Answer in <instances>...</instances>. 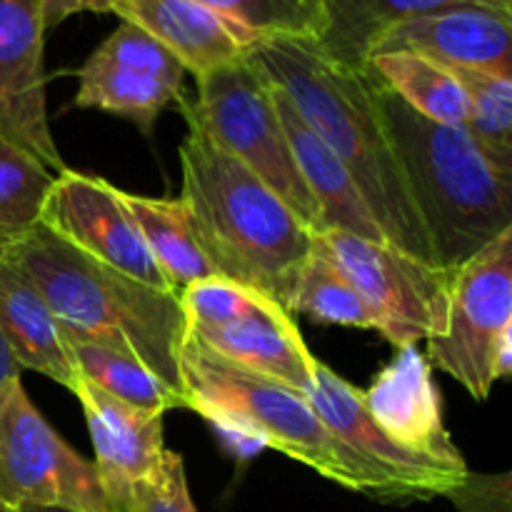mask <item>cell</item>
<instances>
[{"label": "cell", "instance_id": "32", "mask_svg": "<svg viewBox=\"0 0 512 512\" xmlns=\"http://www.w3.org/2000/svg\"><path fill=\"white\" fill-rule=\"evenodd\" d=\"M205 423H208L210 428H213V433L218 435L225 453H228L230 458L240 460V463H248V460L258 458V455L268 448L265 440L260 438L258 433H253V430L243 428V425L238 423H230V420H220V418H210L205 420Z\"/></svg>", "mask_w": 512, "mask_h": 512}, {"label": "cell", "instance_id": "16", "mask_svg": "<svg viewBox=\"0 0 512 512\" xmlns=\"http://www.w3.org/2000/svg\"><path fill=\"white\" fill-rule=\"evenodd\" d=\"M70 393L83 405L95 448V473L105 503H113L163 463L168 450L163 440V415L120 403L83 378H78Z\"/></svg>", "mask_w": 512, "mask_h": 512}, {"label": "cell", "instance_id": "35", "mask_svg": "<svg viewBox=\"0 0 512 512\" xmlns=\"http://www.w3.org/2000/svg\"><path fill=\"white\" fill-rule=\"evenodd\" d=\"M15 512H75V510H63V508H23Z\"/></svg>", "mask_w": 512, "mask_h": 512}, {"label": "cell", "instance_id": "28", "mask_svg": "<svg viewBox=\"0 0 512 512\" xmlns=\"http://www.w3.org/2000/svg\"><path fill=\"white\" fill-rule=\"evenodd\" d=\"M228 23L263 38L318 40L325 30V0H195Z\"/></svg>", "mask_w": 512, "mask_h": 512}, {"label": "cell", "instance_id": "23", "mask_svg": "<svg viewBox=\"0 0 512 512\" xmlns=\"http://www.w3.org/2000/svg\"><path fill=\"white\" fill-rule=\"evenodd\" d=\"M368 68L423 118L465 128L468 100L463 85L445 65L415 53H378L370 55Z\"/></svg>", "mask_w": 512, "mask_h": 512}, {"label": "cell", "instance_id": "22", "mask_svg": "<svg viewBox=\"0 0 512 512\" xmlns=\"http://www.w3.org/2000/svg\"><path fill=\"white\" fill-rule=\"evenodd\" d=\"M120 200L133 215L150 255L175 293L198 280L220 278L195 240L188 210L180 198H145L120 190Z\"/></svg>", "mask_w": 512, "mask_h": 512}, {"label": "cell", "instance_id": "26", "mask_svg": "<svg viewBox=\"0 0 512 512\" xmlns=\"http://www.w3.org/2000/svg\"><path fill=\"white\" fill-rule=\"evenodd\" d=\"M53 180L55 173L35 155L0 133V250L40 223Z\"/></svg>", "mask_w": 512, "mask_h": 512}, {"label": "cell", "instance_id": "18", "mask_svg": "<svg viewBox=\"0 0 512 512\" xmlns=\"http://www.w3.org/2000/svg\"><path fill=\"white\" fill-rule=\"evenodd\" d=\"M113 13L158 40L193 78L245 58L258 40L195 0H120Z\"/></svg>", "mask_w": 512, "mask_h": 512}, {"label": "cell", "instance_id": "31", "mask_svg": "<svg viewBox=\"0 0 512 512\" xmlns=\"http://www.w3.org/2000/svg\"><path fill=\"white\" fill-rule=\"evenodd\" d=\"M445 498L458 512H512V475L465 473Z\"/></svg>", "mask_w": 512, "mask_h": 512}, {"label": "cell", "instance_id": "7", "mask_svg": "<svg viewBox=\"0 0 512 512\" xmlns=\"http://www.w3.org/2000/svg\"><path fill=\"white\" fill-rule=\"evenodd\" d=\"M428 340V365L485 400L512 373V230L453 270L448 313Z\"/></svg>", "mask_w": 512, "mask_h": 512}, {"label": "cell", "instance_id": "5", "mask_svg": "<svg viewBox=\"0 0 512 512\" xmlns=\"http://www.w3.org/2000/svg\"><path fill=\"white\" fill-rule=\"evenodd\" d=\"M185 408L253 430L268 448L308 465L323 478L365 495V478L348 450L330 435L305 393L255 375L185 335L180 348Z\"/></svg>", "mask_w": 512, "mask_h": 512}, {"label": "cell", "instance_id": "11", "mask_svg": "<svg viewBox=\"0 0 512 512\" xmlns=\"http://www.w3.org/2000/svg\"><path fill=\"white\" fill-rule=\"evenodd\" d=\"M185 68L155 38L133 23H120L78 70L73 105L103 110L153 133L155 120L183 98Z\"/></svg>", "mask_w": 512, "mask_h": 512}, {"label": "cell", "instance_id": "27", "mask_svg": "<svg viewBox=\"0 0 512 512\" xmlns=\"http://www.w3.org/2000/svg\"><path fill=\"white\" fill-rule=\"evenodd\" d=\"M290 315H308L315 323L378 330V318L343 273L315 248L300 273Z\"/></svg>", "mask_w": 512, "mask_h": 512}, {"label": "cell", "instance_id": "13", "mask_svg": "<svg viewBox=\"0 0 512 512\" xmlns=\"http://www.w3.org/2000/svg\"><path fill=\"white\" fill-rule=\"evenodd\" d=\"M43 38L38 0H0V133L60 175L68 165L45 108Z\"/></svg>", "mask_w": 512, "mask_h": 512}, {"label": "cell", "instance_id": "33", "mask_svg": "<svg viewBox=\"0 0 512 512\" xmlns=\"http://www.w3.org/2000/svg\"><path fill=\"white\" fill-rule=\"evenodd\" d=\"M45 33L78 13H113L120 0H38Z\"/></svg>", "mask_w": 512, "mask_h": 512}, {"label": "cell", "instance_id": "4", "mask_svg": "<svg viewBox=\"0 0 512 512\" xmlns=\"http://www.w3.org/2000/svg\"><path fill=\"white\" fill-rule=\"evenodd\" d=\"M373 90L435 265L453 273L512 230V180L488 163L465 128L423 118L375 73Z\"/></svg>", "mask_w": 512, "mask_h": 512}, {"label": "cell", "instance_id": "2", "mask_svg": "<svg viewBox=\"0 0 512 512\" xmlns=\"http://www.w3.org/2000/svg\"><path fill=\"white\" fill-rule=\"evenodd\" d=\"M175 105L188 123L180 200L200 250L220 278L258 290L290 315L315 233L253 170L213 143L185 108V95Z\"/></svg>", "mask_w": 512, "mask_h": 512}, {"label": "cell", "instance_id": "3", "mask_svg": "<svg viewBox=\"0 0 512 512\" xmlns=\"http://www.w3.org/2000/svg\"><path fill=\"white\" fill-rule=\"evenodd\" d=\"M0 255L43 293L65 338L93 340L133 355L185 405L180 348L188 318L180 295L118 273L40 223Z\"/></svg>", "mask_w": 512, "mask_h": 512}, {"label": "cell", "instance_id": "19", "mask_svg": "<svg viewBox=\"0 0 512 512\" xmlns=\"http://www.w3.org/2000/svg\"><path fill=\"white\" fill-rule=\"evenodd\" d=\"M273 98L280 123H283L285 138H288L290 153H293L295 168H298L305 188L310 190L315 205H318V233L320 230H343V233H353L358 238L373 240V243L390 245L385 240L383 230L375 223L370 208L365 205L360 190L355 188L345 165L303 123V118L295 113V108L278 85H273Z\"/></svg>", "mask_w": 512, "mask_h": 512}, {"label": "cell", "instance_id": "20", "mask_svg": "<svg viewBox=\"0 0 512 512\" xmlns=\"http://www.w3.org/2000/svg\"><path fill=\"white\" fill-rule=\"evenodd\" d=\"M0 335L20 370H35L73 390L78 383L68 340L48 300L0 255Z\"/></svg>", "mask_w": 512, "mask_h": 512}, {"label": "cell", "instance_id": "14", "mask_svg": "<svg viewBox=\"0 0 512 512\" xmlns=\"http://www.w3.org/2000/svg\"><path fill=\"white\" fill-rule=\"evenodd\" d=\"M378 53H415L450 68L512 75V10L453 5L418 15L385 30L370 50Z\"/></svg>", "mask_w": 512, "mask_h": 512}, {"label": "cell", "instance_id": "34", "mask_svg": "<svg viewBox=\"0 0 512 512\" xmlns=\"http://www.w3.org/2000/svg\"><path fill=\"white\" fill-rule=\"evenodd\" d=\"M20 373H23V370L18 368V363H15L13 355H10L8 345H5L3 335H0V390H3L5 385L13 383V380H20Z\"/></svg>", "mask_w": 512, "mask_h": 512}, {"label": "cell", "instance_id": "29", "mask_svg": "<svg viewBox=\"0 0 512 512\" xmlns=\"http://www.w3.org/2000/svg\"><path fill=\"white\" fill-rule=\"evenodd\" d=\"M108 512H198L180 453L165 450L163 463L108 503Z\"/></svg>", "mask_w": 512, "mask_h": 512}, {"label": "cell", "instance_id": "30", "mask_svg": "<svg viewBox=\"0 0 512 512\" xmlns=\"http://www.w3.org/2000/svg\"><path fill=\"white\" fill-rule=\"evenodd\" d=\"M265 298L258 290L243 288L225 278H208L188 285L180 293L188 325H220L258 308Z\"/></svg>", "mask_w": 512, "mask_h": 512}, {"label": "cell", "instance_id": "12", "mask_svg": "<svg viewBox=\"0 0 512 512\" xmlns=\"http://www.w3.org/2000/svg\"><path fill=\"white\" fill-rule=\"evenodd\" d=\"M40 225L118 273L163 293H175L120 200V190L108 180L70 168L55 175L40 210Z\"/></svg>", "mask_w": 512, "mask_h": 512}, {"label": "cell", "instance_id": "15", "mask_svg": "<svg viewBox=\"0 0 512 512\" xmlns=\"http://www.w3.org/2000/svg\"><path fill=\"white\" fill-rule=\"evenodd\" d=\"M363 405L375 425L403 448L465 465L463 453L443 423L438 385L418 345L398 348V355L363 393Z\"/></svg>", "mask_w": 512, "mask_h": 512}, {"label": "cell", "instance_id": "25", "mask_svg": "<svg viewBox=\"0 0 512 512\" xmlns=\"http://www.w3.org/2000/svg\"><path fill=\"white\" fill-rule=\"evenodd\" d=\"M468 100L465 130L500 175L512 180V75L450 68Z\"/></svg>", "mask_w": 512, "mask_h": 512}, {"label": "cell", "instance_id": "17", "mask_svg": "<svg viewBox=\"0 0 512 512\" xmlns=\"http://www.w3.org/2000/svg\"><path fill=\"white\" fill-rule=\"evenodd\" d=\"M188 333L220 358L255 375L308 393L318 358L303 343L293 315L273 300L220 325H188Z\"/></svg>", "mask_w": 512, "mask_h": 512}, {"label": "cell", "instance_id": "6", "mask_svg": "<svg viewBox=\"0 0 512 512\" xmlns=\"http://www.w3.org/2000/svg\"><path fill=\"white\" fill-rule=\"evenodd\" d=\"M198 98H185L200 128L215 145L253 170L270 190L280 195L313 233H318L320 213L305 188L278 108L273 85L250 55L195 78Z\"/></svg>", "mask_w": 512, "mask_h": 512}, {"label": "cell", "instance_id": "24", "mask_svg": "<svg viewBox=\"0 0 512 512\" xmlns=\"http://www.w3.org/2000/svg\"><path fill=\"white\" fill-rule=\"evenodd\" d=\"M78 378L88 380L115 400L145 413H160L170 408H185L183 400L165 388L138 358L93 340L65 338Z\"/></svg>", "mask_w": 512, "mask_h": 512}, {"label": "cell", "instance_id": "1", "mask_svg": "<svg viewBox=\"0 0 512 512\" xmlns=\"http://www.w3.org/2000/svg\"><path fill=\"white\" fill-rule=\"evenodd\" d=\"M248 55L345 165L385 240L400 253L435 265L428 233L380 120L368 65L340 68L320 53L315 40L300 38L255 40Z\"/></svg>", "mask_w": 512, "mask_h": 512}, {"label": "cell", "instance_id": "36", "mask_svg": "<svg viewBox=\"0 0 512 512\" xmlns=\"http://www.w3.org/2000/svg\"><path fill=\"white\" fill-rule=\"evenodd\" d=\"M0 512H13V510H8L3 503H0Z\"/></svg>", "mask_w": 512, "mask_h": 512}, {"label": "cell", "instance_id": "8", "mask_svg": "<svg viewBox=\"0 0 512 512\" xmlns=\"http://www.w3.org/2000/svg\"><path fill=\"white\" fill-rule=\"evenodd\" d=\"M315 248L358 290L390 345L405 348L443 333L453 273L343 230L315 233Z\"/></svg>", "mask_w": 512, "mask_h": 512}, {"label": "cell", "instance_id": "9", "mask_svg": "<svg viewBox=\"0 0 512 512\" xmlns=\"http://www.w3.org/2000/svg\"><path fill=\"white\" fill-rule=\"evenodd\" d=\"M0 503L108 512L95 465L50 428L20 380L0 390Z\"/></svg>", "mask_w": 512, "mask_h": 512}, {"label": "cell", "instance_id": "21", "mask_svg": "<svg viewBox=\"0 0 512 512\" xmlns=\"http://www.w3.org/2000/svg\"><path fill=\"white\" fill-rule=\"evenodd\" d=\"M453 5L512 10V0H325V30L315 45L340 68L363 70L385 30Z\"/></svg>", "mask_w": 512, "mask_h": 512}, {"label": "cell", "instance_id": "10", "mask_svg": "<svg viewBox=\"0 0 512 512\" xmlns=\"http://www.w3.org/2000/svg\"><path fill=\"white\" fill-rule=\"evenodd\" d=\"M330 435L348 450L365 478V495L380 503H418L445 498L463 480L468 465L445 463L403 448L383 433L363 405V390L345 383L318 360L305 393Z\"/></svg>", "mask_w": 512, "mask_h": 512}]
</instances>
